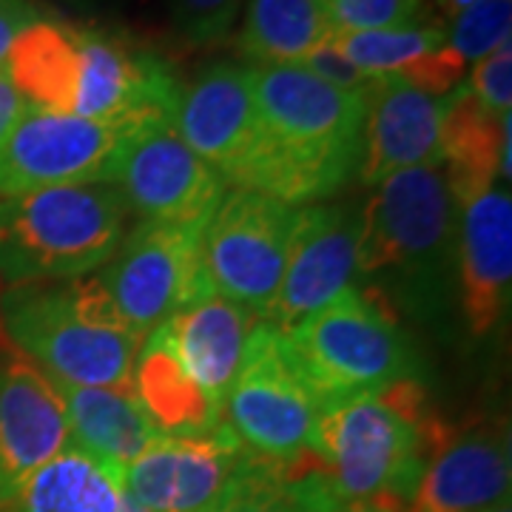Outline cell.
<instances>
[{"mask_svg":"<svg viewBox=\"0 0 512 512\" xmlns=\"http://www.w3.org/2000/svg\"><path fill=\"white\" fill-rule=\"evenodd\" d=\"M259 143L234 188L302 208L336 194L359 168L365 97L339 92L299 66H256Z\"/></svg>","mask_w":512,"mask_h":512,"instance_id":"obj_1","label":"cell"},{"mask_svg":"<svg viewBox=\"0 0 512 512\" xmlns=\"http://www.w3.org/2000/svg\"><path fill=\"white\" fill-rule=\"evenodd\" d=\"M444 441L427 390L402 379L322 404L311 453L339 501L407 512L427 461Z\"/></svg>","mask_w":512,"mask_h":512,"instance_id":"obj_2","label":"cell"},{"mask_svg":"<svg viewBox=\"0 0 512 512\" xmlns=\"http://www.w3.org/2000/svg\"><path fill=\"white\" fill-rule=\"evenodd\" d=\"M458 205L444 163L373 185L359 222L356 276L413 316H436L456 288Z\"/></svg>","mask_w":512,"mask_h":512,"instance_id":"obj_3","label":"cell"},{"mask_svg":"<svg viewBox=\"0 0 512 512\" xmlns=\"http://www.w3.org/2000/svg\"><path fill=\"white\" fill-rule=\"evenodd\" d=\"M9 342L52 382L131 387L143 336L117 311L97 276L23 282L0 296Z\"/></svg>","mask_w":512,"mask_h":512,"instance_id":"obj_4","label":"cell"},{"mask_svg":"<svg viewBox=\"0 0 512 512\" xmlns=\"http://www.w3.org/2000/svg\"><path fill=\"white\" fill-rule=\"evenodd\" d=\"M128 214L126 197L109 183L0 197V276L23 285L94 274L120 248Z\"/></svg>","mask_w":512,"mask_h":512,"instance_id":"obj_5","label":"cell"},{"mask_svg":"<svg viewBox=\"0 0 512 512\" xmlns=\"http://www.w3.org/2000/svg\"><path fill=\"white\" fill-rule=\"evenodd\" d=\"M279 339L322 404L416 379V356L399 322L356 285Z\"/></svg>","mask_w":512,"mask_h":512,"instance_id":"obj_6","label":"cell"},{"mask_svg":"<svg viewBox=\"0 0 512 512\" xmlns=\"http://www.w3.org/2000/svg\"><path fill=\"white\" fill-rule=\"evenodd\" d=\"M319 410V396L291 365L279 333L262 322L248 339L222 421L256 456L291 461L311 453Z\"/></svg>","mask_w":512,"mask_h":512,"instance_id":"obj_7","label":"cell"},{"mask_svg":"<svg viewBox=\"0 0 512 512\" xmlns=\"http://www.w3.org/2000/svg\"><path fill=\"white\" fill-rule=\"evenodd\" d=\"M140 120H89L26 106L0 143V197L55 185H111L117 157Z\"/></svg>","mask_w":512,"mask_h":512,"instance_id":"obj_8","label":"cell"},{"mask_svg":"<svg viewBox=\"0 0 512 512\" xmlns=\"http://www.w3.org/2000/svg\"><path fill=\"white\" fill-rule=\"evenodd\" d=\"M296 208L248 188H231L202 231V268L228 299L259 316L274 302Z\"/></svg>","mask_w":512,"mask_h":512,"instance_id":"obj_9","label":"cell"},{"mask_svg":"<svg viewBox=\"0 0 512 512\" xmlns=\"http://www.w3.org/2000/svg\"><path fill=\"white\" fill-rule=\"evenodd\" d=\"M111 185L143 220L205 228L228 185L185 146L168 114H148L131 128Z\"/></svg>","mask_w":512,"mask_h":512,"instance_id":"obj_10","label":"cell"},{"mask_svg":"<svg viewBox=\"0 0 512 512\" xmlns=\"http://www.w3.org/2000/svg\"><path fill=\"white\" fill-rule=\"evenodd\" d=\"M202 231L143 220L123 237L97 276L137 336L146 339L183 302L211 285L202 268Z\"/></svg>","mask_w":512,"mask_h":512,"instance_id":"obj_11","label":"cell"},{"mask_svg":"<svg viewBox=\"0 0 512 512\" xmlns=\"http://www.w3.org/2000/svg\"><path fill=\"white\" fill-rule=\"evenodd\" d=\"M362 214L348 205L311 202L296 208L285 271L262 322L288 333L339 293L353 288Z\"/></svg>","mask_w":512,"mask_h":512,"instance_id":"obj_12","label":"cell"},{"mask_svg":"<svg viewBox=\"0 0 512 512\" xmlns=\"http://www.w3.org/2000/svg\"><path fill=\"white\" fill-rule=\"evenodd\" d=\"M248 456L225 421L208 436H160L123 470V490L151 512H208Z\"/></svg>","mask_w":512,"mask_h":512,"instance_id":"obj_13","label":"cell"},{"mask_svg":"<svg viewBox=\"0 0 512 512\" xmlns=\"http://www.w3.org/2000/svg\"><path fill=\"white\" fill-rule=\"evenodd\" d=\"M174 128L225 183H234L259 143L251 66L217 63L180 86Z\"/></svg>","mask_w":512,"mask_h":512,"instance_id":"obj_14","label":"cell"},{"mask_svg":"<svg viewBox=\"0 0 512 512\" xmlns=\"http://www.w3.org/2000/svg\"><path fill=\"white\" fill-rule=\"evenodd\" d=\"M456 291L473 336H487L510 311L512 197L493 183L458 205Z\"/></svg>","mask_w":512,"mask_h":512,"instance_id":"obj_15","label":"cell"},{"mask_svg":"<svg viewBox=\"0 0 512 512\" xmlns=\"http://www.w3.org/2000/svg\"><path fill=\"white\" fill-rule=\"evenodd\" d=\"M69 444L72 430L57 384L26 359L0 365V512Z\"/></svg>","mask_w":512,"mask_h":512,"instance_id":"obj_16","label":"cell"},{"mask_svg":"<svg viewBox=\"0 0 512 512\" xmlns=\"http://www.w3.org/2000/svg\"><path fill=\"white\" fill-rule=\"evenodd\" d=\"M507 421H487L453 436L430 456L407 512H487L510 501Z\"/></svg>","mask_w":512,"mask_h":512,"instance_id":"obj_17","label":"cell"},{"mask_svg":"<svg viewBox=\"0 0 512 512\" xmlns=\"http://www.w3.org/2000/svg\"><path fill=\"white\" fill-rule=\"evenodd\" d=\"M444 111L447 94L421 92L399 77L376 80L365 100L359 180L376 185L396 171L441 163Z\"/></svg>","mask_w":512,"mask_h":512,"instance_id":"obj_18","label":"cell"},{"mask_svg":"<svg viewBox=\"0 0 512 512\" xmlns=\"http://www.w3.org/2000/svg\"><path fill=\"white\" fill-rule=\"evenodd\" d=\"M259 325V313L205 285L160 328L185 373L222 407L245 359L248 339Z\"/></svg>","mask_w":512,"mask_h":512,"instance_id":"obj_19","label":"cell"},{"mask_svg":"<svg viewBox=\"0 0 512 512\" xmlns=\"http://www.w3.org/2000/svg\"><path fill=\"white\" fill-rule=\"evenodd\" d=\"M57 384L72 430V444L123 476L131 461L160 439L131 387Z\"/></svg>","mask_w":512,"mask_h":512,"instance_id":"obj_20","label":"cell"},{"mask_svg":"<svg viewBox=\"0 0 512 512\" xmlns=\"http://www.w3.org/2000/svg\"><path fill=\"white\" fill-rule=\"evenodd\" d=\"M131 390L160 436H208L222 424V407L185 373L163 328L151 330L137 350Z\"/></svg>","mask_w":512,"mask_h":512,"instance_id":"obj_21","label":"cell"},{"mask_svg":"<svg viewBox=\"0 0 512 512\" xmlns=\"http://www.w3.org/2000/svg\"><path fill=\"white\" fill-rule=\"evenodd\" d=\"M3 72L9 74L26 106L72 114L80 72V29L37 18L15 40Z\"/></svg>","mask_w":512,"mask_h":512,"instance_id":"obj_22","label":"cell"},{"mask_svg":"<svg viewBox=\"0 0 512 512\" xmlns=\"http://www.w3.org/2000/svg\"><path fill=\"white\" fill-rule=\"evenodd\" d=\"M123 476L69 444L29 478L3 512H120Z\"/></svg>","mask_w":512,"mask_h":512,"instance_id":"obj_23","label":"cell"},{"mask_svg":"<svg viewBox=\"0 0 512 512\" xmlns=\"http://www.w3.org/2000/svg\"><path fill=\"white\" fill-rule=\"evenodd\" d=\"M336 501L313 453L274 461L251 453L234 484L208 512H319Z\"/></svg>","mask_w":512,"mask_h":512,"instance_id":"obj_24","label":"cell"},{"mask_svg":"<svg viewBox=\"0 0 512 512\" xmlns=\"http://www.w3.org/2000/svg\"><path fill=\"white\" fill-rule=\"evenodd\" d=\"M501 154V117L478 103L467 86L447 94L444 128H441V163L456 205L476 197L498 180Z\"/></svg>","mask_w":512,"mask_h":512,"instance_id":"obj_25","label":"cell"},{"mask_svg":"<svg viewBox=\"0 0 512 512\" xmlns=\"http://www.w3.org/2000/svg\"><path fill=\"white\" fill-rule=\"evenodd\" d=\"M330 35L325 0H251L239 52L259 66H296Z\"/></svg>","mask_w":512,"mask_h":512,"instance_id":"obj_26","label":"cell"},{"mask_svg":"<svg viewBox=\"0 0 512 512\" xmlns=\"http://www.w3.org/2000/svg\"><path fill=\"white\" fill-rule=\"evenodd\" d=\"M333 43L370 80L404 77L427 55L447 46L441 26H402L382 32H333Z\"/></svg>","mask_w":512,"mask_h":512,"instance_id":"obj_27","label":"cell"},{"mask_svg":"<svg viewBox=\"0 0 512 512\" xmlns=\"http://www.w3.org/2000/svg\"><path fill=\"white\" fill-rule=\"evenodd\" d=\"M512 0H476L453 18V32L447 35L450 46L461 60H481L498 46L510 43Z\"/></svg>","mask_w":512,"mask_h":512,"instance_id":"obj_28","label":"cell"},{"mask_svg":"<svg viewBox=\"0 0 512 512\" xmlns=\"http://www.w3.org/2000/svg\"><path fill=\"white\" fill-rule=\"evenodd\" d=\"M333 32H382L413 26L421 0H325Z\"/></svg>","mask_w":512,"mask_h":512,"instance_id":"obj_29","label":"cell"},{"mask_svg":"<svg viewBox=\"0 0 512 512\" xmlns=\"http://www.w3.org/2000/svg\"><path fill=\"white\" fill-rule=\"evenodd\" d=\"M242 0H171L174 26L188 43H217L234 29Z\"/></svg>","mask_w":512,"mask_h":512,"instance_id":"obj_30","label":"cell"},{"mask_svg":"<svg viewBox=\"0 0 512 512\" xmlns=\"http://www.w3.org/2000/svg\"><path fill=\"white\" fill-rule=\"evenodd\" d=\"M467 89L493 117H504L512 109V40L495 52L476 60Z\"/></svg>","mask_w":512,"mask_h":512,"instance_id":"obj_31","label":"cell"},{"mask_svg":"<svg viewBox=\"0 0 512 512\" xmlns=\"http://www.w3.org/2000/svg\"><path fill=\"white\" fill-rule=\"evenodd\" d=\"M296 66L305 69V72H311L313 77H319V80H325L328 86L339 89V92L356 94V97H365V100L367 94H370V89L376 86V80H370L365 72H359L348 57L336 49L333 37H328L322 46H316L311 55L302 57Z\"/></svg>","mask_w":512,"mask_h":512,"instance_id":"obj_32","label":"cell"},{"mask_svg":"<svg viewBox=\"0 0 512 512\" xmlns=\"http://www.w3.org/2000/svg\"><path fill=\"white\" fill-rule=\"evenodd\" d=\"M40 18L29 0H0V72L6 69V57L18 40L35 20Z\"/></svg>","mask_w":512,"mask_h":512,"instance_id":"obj_33","label":"cell"},{"mask_svg":"<svg viewBox=\"0 0 512 512\" xmlns=\"http://www.w3.org/2000/svg\"><path fill=\"white\" fill-rule=\"evenodd\" d=\"M23 111H26V100H23L18 89L12 86L9 74L0 72V143H3L6 134L15 128V123H18Z\"/></svg>","mask_w":512,"mask_h":512,"instance_id":"obj_34","label":"cell"},{"mask_svg":"<svg viewBox=\"0 0 512 512\" xmlns=\"http://www.w3.org/2000/svg\"><path fill=\"white\" fill-rule=\"evenodd\" d=\"M319 512H382V510H373V507H362V504H345V501H330L328 507H322Z\"/></svg>","mask_w":512,"mask_h":512,"instance_id":"obj_35","label":"cell"},{"mask_svg":"<svg viewBox=\"0 0 512 512\" xmlns=\"http://www.w3.org/2000/svg\"><path fill=\"white\" fill-rule=\"evenodd\" d=\"M441 3H444V9L456 18L458 12H464V9H467V6H473L476 0H441Z\"/></svg>","mask_w":512,"mask_h":512,"instance_id":"obj_36","label":"cell"},{"mask_svg":"<svg viewBox=\"0 0 512 512\" xmlns=\"http://www.w3.org/2000/svg\"><path fill=\"white\" fill-rule=\"evenodd\" d=\"M120 512H151V510H146V507H143V504H137V501H134L131 495L123 493V501H120Z\"/></svg>","mask_w":512,"mask_h":512,"instance_id":"obj_37","label":"cell"},{"mask_svg":"<svg viewBox=\"0 0 512 512\" xmlns=\"http://www.w3.org/2000/svg\"><path fill=\"white\" fill-rule=\"evenodd\" d=\"M487 512H512V507H510V501H501L498 507H493V510H487Z\"/></svg>","mask_w":512,"mask_h":512,"instance_id":"obj_38","label":"cell"}]
</instances>
